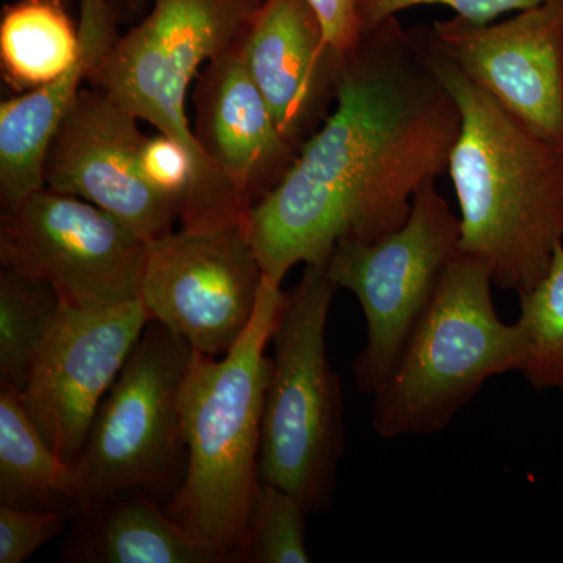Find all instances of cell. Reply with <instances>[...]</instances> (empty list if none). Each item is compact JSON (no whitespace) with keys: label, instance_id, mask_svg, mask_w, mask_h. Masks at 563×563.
I'll return each instance as SVG.
<instances>
[{"label":"cell","instance_id":"cell-5","mask_svg":"<svg viewBox=\"0 0 563 563\" xmlns=\"http://www.w3.org/2000/svg\"><path fill=\"white\" fill-rule=\"evenodd\" d=\"M336 290L325 268L306 266L298 287L285 292L263 404L258 476L310 514L331 509L344 451L342 388L325 350Z\"/></svg>","mask_w":563,"mask_h":563},{"label":"cell","instance_id":"cell-11","mask_svg":"<svg viewBox=\"0 0 563 563\" xmlns=\"http://www.w3.org/2000/svg\"><path fill=\"white\" fill-rule=\"evenodd\" d=\"M150 321L141 299L99 309L62 303L55 313L18 395L66 465L79 455L102 399Z\"/></svg>","mask_w":563,"mask_h":563},{"label":"cell","instance_id":"cell-2","mask_svg":"<svg viewBox=\"0 0 563 563\" xmlns=\"http://www.w3.org/2000/svg\"><path fill=\"white\" fill-rule=\"evenodd\" d=\"M461 111L448 174L457 198L461 252L517 295L547 273L563 243V144L536 135L429 43Z\"/></svg>","mask_w":563,"mask_h":563},{"label":"cell","instance_id":"cell-25","mask_svg":"<svg viewBox=\"0 0 563 563\" xmlns=\"http://www.w3.org/2000/svg\"><path fill=\"white\" fill-rule=\"evenodd\" d=\"M320 21L322 33L333 51L343 57L357 49L363 31L358 0H306Z\"/></svg>","mask_w":563,"mask_h":563},{"label":"cell","instance_id":"cell-9","mask_svg":"<svg viewBox=\"0 0 563 563\" xmlns=\"http://www.w3.org/2000/svg\"><path fill=\"white\" fill-rule=\"evenodd\" d=\"M147 242L77 196L43 187L2 210V268L49 284L62 303L99 309L140 299Z\"/></svg>","mask_w":563,"mask_h":563},{"label":"cell","instance_id":"cell-6","mask_svg":"<svg viewBox=\"0 0 563 563\" xmlns=\"http://www.w3.org/2000/svg\"><path fill=\"white\" fill-rule=\"evenodd\" d=\"M191 354L187 340L147 322L68 465L79 515L129 488L169 498L179 490L187 463L180 391Z\"/></svg>","mask_w":563,"mask_h":563},{"label":"cell","instance_id":"cell-20","mask_svg":"<svg viewBox=\"0 0 563 563\" xmlns=\"http://www.w3.org/2000/svg\"><path fill=\"white\" fill-rule=\"evenodd\" d=\"M62 301L46 282L0 272V388L21 393Z\"/></svg>","mask_w":563,"mask_h":563},{"label":"cell","instance_id":"cell-16","mask_svg":"<svg viewBox=\"0 0 563 563\" xmlns=\"http://www.w3.org/2000/svg\"><path fill=\"white\" fill-rule=\"evenodd\" d=\"M120 20L110 0H80L79 58L40 90L0 103V203L14 209L43 185L52 136L92 74L120 40Z\"/></svg>","mask_w":563,"mask_h":563},{"label":"cell","instance_id":"cell-27","mask_svg":"<svg viewBox=\"0 0 563 563\" xmlns=\"http://www.w3.org/2000/svg\"><path fill=\"white\" fill-rule=\"evenodd\" d=\"M62 3H65L68 9H70V5H73V0H60Z\"/></svg>","mask_w":563,"mask_h":563},{"label":"cell","instance_id":"cell-3","mask_svg":"<svg viewBox=\"0 0 563 563\" xmlns=\"http://www.w3.org/2000/svg\"><path fill=\"white\" fill-rule=\"evenodd\" d=\"M285 291L263 279L257 309L228 354L192 351L180 391L187 463L165 512L220 562L239 561L261 484L262 415L273 358L266 355Z\"/></svg>","mask_w":563,"mask_h":563},{"label":"cell","instance_id":"cell-21","mask_svg":"<svg viewBox=\"0 0 563 563\" xmlns=\"http://www.w3.org/2000/svg\"><path fill=\"white\" fill-rule=\"evenodd\" d=\"M520 296V325L525 336L521 374L537 391L555 390L563 398V243L542 279Z\"/></svg>","mask_w":563,"mask_h":563},{"label":"cell","instance_id":"cell-7","mask_svg":"<svg viewBox=\"0 0 563 563\" xmlns=\"http://www.w3.org/2000/svg\"><path fill=\"white\" fill-rule=\"evenodd\" d=\"M150 2V13L120 36L88 85L109 92L136 120L184 144L211 181L243 203L203 157L187 98L203 66L242 38L262 0Z\"/></svg>","mask_w":563,"mask_h":563},{"label":"cell","instance_id":"cell-19","mask_svg":"<svg viewBox=\"0 0 563 563\" xmlns=\"http://www.w3.org/2000/svg\"><path fill=\"white\" fill-rule=\"evenodd\" d=\"M0 506L79 514L68 465L11 390H0Z\"/></svg>","mask_w":563,"mask_h":563},{"label":"cell","instance_id":"cell-13","mask_svg":"<svg viewBox=\"0 0 563 563\" xmlns=\"http://www.w3.org/2000/svg\"><path fill=\"white\" fill-rule=\"evenodd\" d=\"M139 121L109 92L87 85L52 136L43 185L109 211L151 243L174 231L180 206L141 173L146 135Z\"/></svg>","mask_w":563,"mask_h":563},{"label":"cell","instance_id":"cell-23","mask_svg":"<svg viewBox=\"0 0 563 563\" xmlns=\"http://www.w3.org/2000/svg\"><path fill=\"white\" fill-rule=\"evenodd\" d=\"M69 514L60 510L0 506V563H22L52 542Z\"/></svg>","mask_w":563,"mask_h":563},{"label":"cell","instance_id":"cell-24","mask_svg":"<svg viewBox=\"0 0 563 563\" xmlns=\"http://www.w3.org/2000/svg\"><path fill=\"white\" fill-rule=\"evenodd\" d=\"M548 2L563 0H358L363 33L396 18L404 10L418 5H444L455 11V16L476 22H492L506 13L533 9Z\"/></svg>","mask_w":563,"mask_h":563},{"label":"cell","instance_id":"cell-12","mask_svg":"<svg viewBox=\"0 0 563 563\" xmlns=\"http://www.w3.org/2000/svg\"><path fill=\"white\" fill-rule=\"evenodd\" d=\"M424 32L514 120L563 144V2L517 11L499 22L454 16Z\"/></svg>","mask_w":563,"mask_h":563},{"label":"cell","instance_id":"cell-8","mask_svg":"<svg viewBox=\"0 0 563 563\" xmlns=\"http://www.w3.org/2000/svg\"><path fill=\"white\" fill-rule=\"evenodd\" d=\"M429 180L417 191L410 217L376 242L336 244L325 273L361 302L366 344L354 363L355 384L376 395L401 354L418 318L432 301L461 252V222Z\"/></svg>","mask_w":563,"mask_h":563},{"label":"cell","instance_id":"cell-4","mask_svg":"<svg viewBox=\"0 0 563 563\" xmlns=\"http://www.w3.org/2000/svg\"><path fill=\"white\" fill-rule=\"evenodd\" d=\"M492 285L487 265L459 252L373 396L380 439L443 431L492 377L521 372L523 332L499 318Z\"/></svg>","mask_w":563,"mask_h":563},{"label":"cell","instance_id":"cell-26","mask_svg":"<svg viewBox=\"0 0 563 563\" xmlns=\"http://www.w3.org/2000/svg\"><path fill=\"white\" fill-rule=\"evenodd\" d=\"M150 0H110L120 22L135 20Z\"/></svg>","mask_w":563,"mask_h":563},{"label":"cell","instance_id":"cell-14","mask_svg":"<svg viewBox=\"0 0 563 563\" xmlns=\"http://www.w3.org/2000/svg\"><path fill=\"white\" fill-rule=\"evenodd\" d=\"M240 47L277 128L299 152L336 102L343 55L306 0H262Z\"/></svg>","mask_w":563,"mask_h":563},{"label":"cell","instance_id":"cell-17","mask_svg":"<svg viewBox=\"0 0 563 563\" xmlns=\"http://www.w3.org/2000/svg\"><path fill=\"white\" fill-rule=\"evenodd\" d=\"M79 537L70 561L90 563H221L191 540L158 509L146 492L113 493L90 512L81 514Z\"/></svg>","mask_w":563,"mask_h":563},{"label":"cell","instance_id":"cell-18","mask_svg":"<svg viewBox=\"0 0 563 563\" xmlns=\"http://www.w3.org/2000/svg\"><path fill=\"white\" fill-rule=\"evenodd\" d=\"M60 0H16L0 14V70L18 95L65 76L79 58V25Z\"/></svg>","mask_w":563,"mask_h":563},{"label":"cell","instance_id":"cell-10","mask_svg":"<svg viewBox=\"0 0 563 563\" xmlns=\"http://www.w3.org/2000/svg\"><path fill=\"white\" fill-rule=\"evenodd\" d=\"M265 274L246 222L191 231L181 228L147 243L140 299L192 351L222 357L251 324Z\"/></svg>","mask_w":563,"mask_h":563},{"label":"cell","instance_id":"cell-15","mask_svg":"<svg viewBox=\"0 0 563 563\" xmlns=\"http://www.w3.org/2000/svg\"><path fill=\"white\" fill-rule=\"evenodd\" d=\"M240 40L199 73L191 125L203 157L251 211L279 184L298 151L282 135L252 80Z\"/></svg>","mask_w":563,"mask_h":563},{"label":"cell","instance_id":"cell-1","mask_svg":"<svg viewBox=\"0 0 563 563\" xmlns=\"http://www.w3.org/2000/svg\"><path fill=\"white\" fill-rule=\"evenodd\" d=\"M459 131L461 111L422 29L391 18L363 33L344 57L333 110L247 214L266 279L282 287L298 263L325 268L342 240L398 231L422 185L448 173Z\"/></svg>","mask_w":563,"mask_h":563},{"label":"cell","instance_id":"cell-22","mask_svg":"<svg viewBox=\"0 0 563 563\" xmlns=\"http://www.w3.org/2000/svg\"><path fill=\"white\" fill-rule=\"evenodd\" d=\"M306 506L291 493L262 483L255 490L239 562L306 563Z\"/></svg>","mask_w":563,"mask_h":563}]
</instances>
